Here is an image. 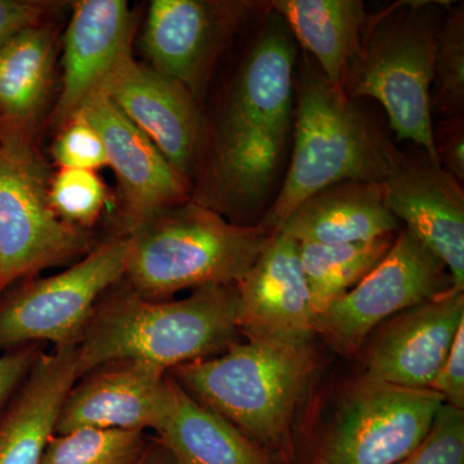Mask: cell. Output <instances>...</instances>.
I'll return each mask as SVG.
<instances>
[{"mask_svg":"<svg viewBox=\"0 0 464 464\" xmlns=\"http://www.w3.org/2000/svg\"><path fill=\"white\" fill-rule=\"evenodd\" d=\"M270 9V2L253 0H152L143 52L152 69L182 84L195 99L235 34Z\"/></svg>","mask_w":464,"mask_h":464,"instance_id":"10","label":"cell"},{"mask_svg":"<svg viewBox=\"0 0 464 464\" xmlns=\"http://www.w3.org/2000/svg\"><path fill=\"white\" fill-rule=\"evenodd\" d=\"M315 368L308 343L248 338L224 355L172 369V377L200 404L250 440L277 445Z\"/></svg>","mask_w":464,"mask_h":464,"instance_id":"6","label":"cell"},{"mask_svg":"<svg viewBox=\"0 0 464 464\" xmlns=\"http://www.w3.org/2000/svg\"><path fill=\"white\" fill-rule=\"evenodd\" d=\"M288 168L259 224L276 232L311 195L347 181L383 183L406 158L364 109L311 61L295 76Z\"/></svg>","mask_w":464,"mask_h":464,"instance_id":"2","label":"cell"},{"mask_svg":"<svg viewBox=\"0 0 464 464\" xmlns=\"http://www.w3.org/2000/svg\"><path fill=\"white\" fill-rule=\"evenodd\" d=\"M393 240L391 234L365 243H299L315 315L362 282L387 255Z\"/></svg>","mask_w":464,"mask_h":464,"instance_id":"24","label":"cell"},{"mask_svg":"<svg viewBox=\"0 0 464 464\" xmlns=\"http://www.w3.org/2000/svg\"><path fill=\"white\" fill-rule=\"evenodd\" d=\"M453 288L444 262L404 228L380 264L316 316L315 331L350 353L384 320Z\"/></svg>","mask_w":464,"mask_h":464,"instance_id":"9","label":"cell"},{"mask_svg":"<svg viewBox=\"0 0 464 464\" xmlns=\"http://www.w3.org/2000/svg\"><path fill=\"white\" fill-rule=\"evenodd\" d=\"M52 155L60 168L94 170L108 166V155L100 133L82 114L61 127Z\"/></svg>","mask_w":464,"mask_h":464,"instance_id":"29","label":"cell"},{"mask_svg":"<svg viewBox=\"0 0 464 464\" xmlns=\"http://www.w3.org/2000/svg\"><path fill=\"white\" fill-rule=\"evenodd\" d=\"M50 181L33 137L0 130V295L94 248L87 228L54 212Z\"/></svg>","mask_w":464,"mask_h":464,"instance_id":"7","label":"cell"},{"mask_svg":"<svg viewBox=\"0 0 464 464\" xmlns=\"http://www.w3.org/2000/svg\"><path fill=\"white\" fill-rule=\"evenodd\" d=\"M274 234L261 224H235L188 199L127 234L130 250L125 277L134 293L150 301H163L185 289L237 285Z\"/></svg>","mask_w":464,"mask_h":464,"instance_id":"4","label":"cell"},{"mask_svg":"<svg viewBox=\"0 0 464 464\" xmlns=\"http://www.w3.org/2000/svg\"><path fill=\"white\" fill-rule=\"evenodd\" d=\"M398 464H464V411L442 404L429 433Z\"/></svg>","mask_w":464,"mask_h":464,"instance_id":"28","label":"cell"},{"mask_svg":"<svg viewBox=\"0 0 464 464\" xmlns=\"http://www.w3.org/2000/svg\"><path fill=\"white\" fill-rule=\"evenodd\" d=\"M35 357L33 348H20L0 355V408L25 380Z\"/></svg>","mask_w":464,"mask_h":464,"instance_id":"33","label":"cell"},{"mask_svg":"<svg viewBox=\"0 0 464 464\" xmlns=\"http://www.w3.org/2000/svg\"><path fill=\"white\" fill-rule=\"evenodd\" d=\"M133 14L124 0H81L63 36V87L54 123L63 127L132 54Z\"/></svg>","mask_w":464,"mask_h":464,"instance_id":"17","label":"cell"},{"mask_svg":"<svg viewBox=\"0 0 464 464\" xmlns=\"http://www.w3.org/2000/svg\"><path fill=\"white\" fill-rule=\"evenodd\" d=\"M387 209L383 183H335L311 195L279 228L298 243L353 244L380 239L400 230Z\"/></svg>","mask_w":464,"mask_h":464,"instance_id":"20","label":"cell"},{"mask_svg":"<svg viewBox=\"0 0 464 464\" xmlns=\"http://www.w3.org/2000/svg\"><path fill=\"white\" fill-rule=\"evenodd\" d=\"M432 114L441 119L464 111V5L449 7L433 58Z\"/></svg>","mask_w":464,"mask_h":464,"instance_id":"26","label":"cell"},{"mask_svg":"<svg viewBox=\"0 0 464 464\" xmlns=\"http://www.w3.org/2000/svg\"><path fill=\"white\" fill-rule=\"evenodd\" d=\"M431 390L439 392L445 404L464 409V324L458 331L450 353L433 381Z\"/></svg>","mask_w":464,"mask_h":464,"instance_id":"31","label":"cell"},{"mask_svg":"<svg viewBox=\"0 0 464 464\" xmlns=\"http://www.w3.org/2000/svg\"><path fill=\"white\" fill-rule=\"evenodd\" d=\"M128 235L94 246L72 267L33 279L0 295V350L51 342L78 344L101 297L125 277Z\"/></svg>","mask_w":464,"mask_h":464,"instance_id":"8","label":"cell"},{"mask_svg":"<svg viewBox=\"0 0 464 464\" xmlns=\"http://www.w3.org/2000/svg\"><path fill=\"white\" fill-rule=\"evenodd\" d=\"M450 2L402 0L368 14L342 91L373 99L399 141H411L439 164L433 146L431 85L440 27ZM440 166V164H439Z\"/></svg>","mask_w":464,"mask_h":464,"instance_id":"5","label":"cell"},{"mask_svg":"<svg viewBox=\"0 0 464 464\" xmlns=\"http://www.w3.org/2000/svg\"><path fill=\"white\" fill-rule=\"evenodd\" d=\"M45 11L44 3L0 0V47L27 27L42 24Z\"/></svg>","mask_w":464,"mask_h":464,"instance_id":"32","label":"cell"},{"mask_svg":"<svg viewBox=\"0 0 464 464\" xmlns=\"http://www.w3.org/2000/svg\"><path fill=\"white\" fill-rule=\"evenodd\" d=\"M54 39L39 24L0 47V130L33 137L50 96Z\"/></svg>","mask_w":464,"mask_h":464,"instance_id":"23","label":"cell"},{"mask_svg":"<svg viewBox=\"0 0 464 464\" xmlns=\"http://www.w3.org/2000/svg\"><path fill=\"white\" fill-rule=\"evenodd\" d=\"M433 146L439 164L460 183L464 182L463 114L444 118L432 127Z\"/></svg>","mask_w":464,"mask_h":464,"instance_id":"30","label":"cell"},{"mask_svg":"<svg viewBox=\"0 0 464 464\" xmlns=\"http://www.w3.org/2000/svg\"><path fill=\"white\" fill-rule=\"evenodd\" d=\"M79 380L67 393L54 435L79 429L158 432L166 420L173 377L158 366L119 360Z\"/></svg>","mask_w":464,"mask_h":464,"instance_id":"12","label":"cell"},{"mask_svg":"<svg viewBox=\"0 0 464 464\" xmlns=\"http://www.w3.org/2000/svg\"><path fill=\"white\" fill-rule=\"evenodd\" d=\"M237 290V325L248 338L310 343L316 315L297 240L275 232Z\"/></svg>","mask_w":464,"mask_h":464,"instance_id":"16","label":"cell"},{"mask_svg":"<svg viewBox=\"0 0 464 464\" xmlns=\"http://www.w3.org/2000/svg\"><path fill=\"white\" fill-rule=\"evenodd\" d=\"M101 92L177 172L190 179L201 142L199 110L190 92L137 63L132 54L116 67Z\"/></svg>","mask_w":464,"mask_h":464,"instance_id":"14","label":"cell"},{"mask_svg":"<svg viewBox=\"0 0 464 464\" xmlns=\"http://www.w3.org/2000/svg\"><path fill=\"white\" fill-rule=\"evenodd\" d=\"M444 402L431 389L362 382L338 414L323 464H398L423 441Z\"/></svg>","mask_w":464,"mask_h":464,"instance_id":"11","label":"cell"},{"mask_svg":"<svg viewBox=\"0 0 464 464\" xmlns=\"http://www.w3.org/2000/svg\"><path fill=\"white\" fill-rule=\"evenodd\" d=\"M293 38L315 58L333 87H343L359 51L368 12L362 0H273Z\"/></svg>","mask_w":464,"mask_h":464,"instance_id":"21","label":"cell"},{"mask_svg":"<svg viewBox=\"0 0 464 464\" xmlns=\"http://www.w3.org/2000/svg\"><path fill=\"white\" fill-rule=\"evenodd\" d=\"M76 381V344L36 355L0 418V464H41Z\"/></svg>","mask_w":464,"mask_h":464,"instance_id":"19","label":"cell"},{"mask_svg":"<svg viewBox=\"0 0 464 464\" xmlns=\"http://www.w3.org/2000/svg\"><path fill=\"white\" fill-rule=\"evenodd\" d=\"M383 191L387 209L444 262L454 289L463 292V183L427 157L405 158Z\"/></svg>","mask_w":464,"mask_h":464,"instance_id":"18","label":"cell"},{"mask_svg":"<svg viewBox=\"0 0 464 464\" xmlns=\"http://www.w3.org/2000/svg\"><path fill=\"white\" fill-rule=\"evenodd\" d=\"M82 114L100 133L123 199L125 234L161 210L190 198V179L177 172L148 137L103 92L84 103Z\"/></svg>","mask_w":464,"mask_h":464,"instance_id":"13","label":"cell"},{"mask_svg":"<svg viewBox=\"0 0 464 464\" xmlns=\"http://www.w3.org/2000/svg\"><path fill=\"white\" fill-rule=\"evenodd\" d=\"M157 433L177 464H271L255 441L174 378L169 409Z\"/></svg>","mask_w":464,"mask_h":464,"instance_id":"22","label":"cell"},{"mask_svg":"<svg viewBox=\"0 0 464 464\" xmlns=\"http://www.w3.org/2000/svg\"><path fill=\"white\" fill-rule=\"evenodd\" d=\"M237 285L204 286L179 301H150L132 289L103 299L76 344L78 380L119 360L170 372L230 347L239 331Z\"/></svg>","mask_w":464,"mask_h":464,"instance_id":"3","label":"cell"},{"mask_svg":"<svg viewBox=\"0 0 464 464\" xmlns=\"http://www.w3.org/2000/svg\"><path fill=\"white\" fill-rule=\"evenodd\" d=\"M51 206L61 218L90 228L106 204V186L94 170L61 168L50 181Z\"/></svg>","mask_w":464,"mask_h":464,"instance_id":"27","label":"cell"},{"mask_svg":"<svg viewBox=\"0 0 464 464\" xmlns=\"http://www.w3.org/2000/svg\"><path fill=\"white\" fill-rule=\"evenodd\" d=\"M134 464H177L172 454L168 451L161 442L155 441L149 444L145 453Z\"/></svg>","mask_w":464,"mask_h":464,"instance_id":"34","label":"cell"},{"mask_svg":"<svg viewBox=\"0 0 464 464\" xmlns=\"http://www.w3.org/2000/svg\"><path fill=\"white\" fill-rule=\"evenodd\" d=\"M148 447L145 432L79 429L54 435L41 464H134Z\"/></svg>","mask_w":464,"mask_h":464,"instance_id":"25","label":"cell"},{"mask_svg":"<svg viewBox=\"0 0 464 464\" xmlns=\"http://www.w3.org/2000/svg\"><path fill=\"white\" fill-rule=\"evenodd\" d=\"M295 38L270 9L226 91L191 198L235 224L262 218L277 191L295 123Z\"/></svg>","mask_w":464,"mask_h":464,"instance_id":"1","label":"cell"},{"mask_svg":"<svg viewBox=\"0 0 464 464\" xmlns=\"http://www.w3.org/2000/svg\"><path fill=\"white\" fill-rule=\"evenodd\" d=\"M464 324V295H444L398 314L375 338L365 381L406 389H431Z\"/></svg>","mask_w":464,"mask_h":464,"instance_id":"15","label":"cell"}]
</instances>
